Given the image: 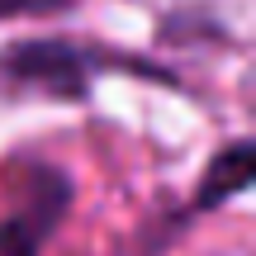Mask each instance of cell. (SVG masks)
<instances>
[{"instance_id": "obj_3", "label": "cell", "mask_w": 256, "mask_h": 256, "mask_svg": "<svg viewBox=\"0 0 256 256\" xmlns=\"http://www.w3.org/2000/svg\"><path fill=\"white\" fill-rule=\"evenodd\" d=\"M247 185H252V142H232L228 152L214 156V166H209V176H204V185H200V194H194V204H200V209L223 204L228 194L247 190Z\"/></svg>"}, {"instance_id": "obj_1", "label": "cell", "mask_w": 256, "mask_h": 256, "mask_svg": "<svg viewBox=\"0 0 256 256\" xmlns=\"http://www.w3.org/2000/svg\"><path fill=\"white\" fill-rule=\"evenodd\" d=\"M5 76H14L19 86H34V90H48L57 100H81L86 81H90L95 66H104L100 52L90 48H76V43H14L5 52Z\"/></svg>"}, {"instance_id": "obj_4", "label": "cell", "mask_w": 256, "mask_h": 256, "mask_svg": "<svg viewBox=\"0 0 256 256\" xmlns=\"http://www.w3.org/2000/svg\"><path fill=\"white\" fill-rule=\"evenodd\" d=\"M76 5V0H0V19H19V14H57V10Z\"/></svg>"}, {"instance_id": "obj_2", "label": "cell", "mask_w": 256, "mask_h": 256, "mask_svg": "<svg viewBox=\"0 0 256 256\" xmlns=\"http://www.w3.org/2000/svg\"><path fill=\"white\" fill-rule=\"evenodd\" d=\"M66 180L48 166H34L28 171V194L5 223H0V256H38L52 228L62 223L66 214Z\"/></svg>"}]
</instances>
